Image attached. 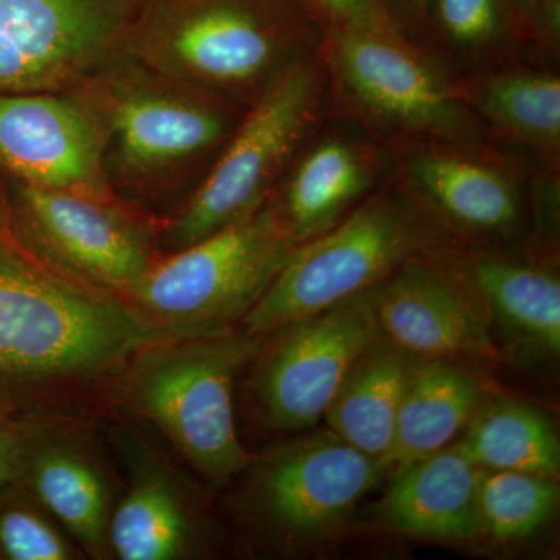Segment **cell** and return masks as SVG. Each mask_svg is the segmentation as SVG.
I'll return each mask as SVG.
<instances>
[{
  "label": "cell",
  "mask_w": 560,
  "mask_h": 560,
  "mask_svg": "<svg viewBox=\"0 0 560 560\" xmlns=\"http://www.w3.org/2000/svg\"><path fill=\"white\" fill-rule=\"evenodd\" d=\"M438 253L495 316L508 340L537 355L560 352V280L536 261L492 250L440 246Z\"/></svg>",
  "instance_id": "19"
},
{
  "label": "cell",
  "mask_w": 560,
  "mask_h": 560,
  "mask_svg": "<svg viewBox=\"0 0 560 560\" xmlns=\"http://www.w3.org/2000/svg\"><path fill=\"white\" fill-rule=\"evenodd\" d=\"M81 88L108 132L106 168L132 183L220 149L245 113L223 95L168 79L128 57Z\"/></svg>",
  "instance_id": "9"
},
{
  "label": "cell",
  "mask_w": 560,
  "mask_h": 560,
  "mask_svg": "<svg viewBox=\"0 0 560 560\" xmlns=\"http://www.w3.org/2000/svg\"><path fill=\"white\" fill-rule=\"evenodd\" d=\"M463 81L470 108L495 149L559 173L560 77L552 66L517 58L464 73Z\"/></svg>",
  "instance_id": "17"
},
{
  "label": "cell",
  "mask_w": 560,
  "mask_h": 560,
  "mask_svg": "<svg viewBox=\"0 0 560 560\" xmlns=\"http://www.w3.org/2000/svg\"><path fill=\"white\" fill-rule=\"evenodd\" d=\"M415 361L383 335L368 346L324 412L331 433L385 464Z\"/></svg>",
  "instance_id": "22"
},
{
  "label": "cell",
  "mask_w": 560,
  "mask_h": 560,
  "mask_svg": "<svg viewBox=\"0 0 560 560\" xmlns=\"http://www.w3.org/2000/svg\"><path fill=\"white\" fill-rule=\"evenodd\" d=\"M296 246L270 197L245 219L154 261L125 298L168 338L226 334L259 302Z\"/></svg>",
  "instance_id": "6"
},
{
  "label": "cell",
  "mask_w": 560,
  "mask_h": 560,
  "mask_svg": "<svg viewBox=\"0 0 560 560\" xmlns=\"http://www.w3.org/2000/svg\"><path fill=\"white\" fill-rule=\"evenodd\" d=\"M482 470L452 444L407 464L375 508L383 528L412 537L470 540L480 536Z\"/></svg>",
  "instance_id": "18"
},
{
  "label": "cell",
  "mask_w": 560,
  "mask_h": 560,
  "mask_svg": "<svg viewBox=\"0 0 560 560\" xmlns=\"http://www.w3.org/2000/svg\"><path fill=\"white\" fill-rule=\"evenodd\" d=\"M327 114L329 80L319 51L279 73L245 109L172 224V245L186 248L256 212Z\"/></svg>",
  "instance_id": "8"
},
{
  "label": "cell",
  "mask_w": 560,
  "mask_h": 560,
  "mask_svg": "<svg viewBox=\"0 0 560 560\" xmlns=\"http://www.w3.org/2000/svg\"><path fill=\"white\" fill-rule=\"evenodd\" d=\"M481 396L478 378L451 360H416L401 397L393 447L385 459L388 470L452 445L480 410Z\"/></svg>",
  "instance_id": "21"
},
{
  "label": "cell",
  "mask_w": 560,
  "mask_h": 560,
  "mask_svg": "<svg viewBox=\"0 0 560 560\" xmlns=\"http://www.w3.org/2000/svg\"><path fill=\"white\" fill-rule=\"evenodd\" d=\"M430 43L463 75L530 58L506 0H430L422 44Z\"/></svg>",
  "instance_id": "24"
},
{
  "label": "cell",
  "mask_w": 560,
  "mask_h": 560,
  "mask_svg": "<svg viewBox=\"0 0 560 560\" xmlns=\"http://www.w3.org/2000/svg\"><path fill=\"white\" fill-rule=\"evenodd\" d=\"M445 246L433 226L386 179L330 230L300 243L259 302L243 334L264 337L374 289L405 261Z\"/></svg>",
  "instance_id": "5"
},
{
  "label": "cell",
  "mask_w": 560,
  "mask_h": 560,
  "mask_svg": "<svg viewBox=\"0 0 560 560\" xmlns=\"http://www.w3.org/2000/svg\"><path fill=\"white\" fill-rule=\"evenodd\" d=\"M386 340L416 359H493L486 307L438 248L411 257L374 289Z\"/></svg>",
  "instance_id": "15"
},
{
  "label": "cell",
  "mask_w": 560,
  "mask_h": 560,
  "mask_svg": "<svg viewBox=\"0 0 560 560\" xmlns=\"http://www.w3.org/2000/svg\"><path fill=\"white\" fill-rule=\"evenodd\" d=\"M390 16L410 38L422 43L430 0H383Z\"/></svg>",
  "instance_id": "31"
},
{
  "label": "cell",
  "mask_w": 560,
  "mask_h": 560,
  "mask_svg": "<svg viewBox=\"0 0 560 560\" xmlns=\"http://www.w3.org/2000/svg\"><path fill=\"white\" fill-rule=\"evenodd\" d=\"M326 35L300 0H142L125 57L248 108Z\"/></svg>",
  "instance_id": "2"
},
{
  "label": "cell",
  "mask_w": 560,
  "mask_h": 560,
  "mask_svg": "<svg viewBox=\"0 0 560 560\" xmlns=\"http://www.w3.org/2000/svg\"><path fill=\"white\" fill-rule=\"evenodd\" d=\"M330 31L404 32L383 0H300ZM405 33V32H404Z\"/></svg>",
  "instance_id": "28"
},
{
  "label": "cell",
  "mask_w": 560,
  "mask_h": 560,
  "mask_svg": "<svg viewBox=\"0 0 560 560\" xmlns=\"http://www.w3.org/2000/svg\"><path fill=\"white\" fill-rule=\"evenodd\" d=\"M390 156L388 143L329 110L271 195L298 245L340 223L382 187Z\"/></svg>",
  "instance_id": "16"
},
{
  "label": "cell",
  "mask_w": 560,
  "mask_h": 560,
  "mask_svg": "<svg viewBox=\"0 0 560 560\" xmlns=\"http://www.w3.org/2000/svg\"><path fill=\"white\" fill-rule=\"evenodd\" d=\"M329 110L389 147L447 142L493 147L463 75L404 32L330 31L320 49Z\"/></svg>",
  "instance_id": "3"
},
{
  "label": "cell",
  "mask_w": 560,
  "mask_h": 560,
  "mask_svg": "<svg viewBox=\"0 0 560 560\" xmlns=\"http://www.w3.org/2000/svg\"><path fill=\"white\" fill-rule=\"evenodd\" d=\"M0 238L11 241L9 226V206H7V197L0 190Z\"/></svg>",
  "instance_id": "32"
},
{
  "label": "cell",
  "mask_w": 560,
  "mask_h": 560,
  "mask_svg": "<svg viewBox=\"0 0 560 560\" xmlns=\"http://www.w3.org/2000/svg\"><path fill=\"white\" fill-rule=\"evenodd\" d=\"M21 458L20 422L0 415V495L14 488Z\"/></svg>",
  "instance_id": "30"
},
{
  "label": "cell",
  "mask_w": 560,
  "mask_h": 560,
  "mask_svg": "<svg viewBox=\"0 0 560 560\" xmlns=\"http://www.w3.org/2000/svg\"><path fill=\"white\" fill-rule=\"evenodd\" d=\"M11 241L73 280L127 296L153 267L149 232L114 201L13 179Z\"/></svg>",
  "instance_id": "11"
},
{
  "label": "cell",
  "mask_w": 560,
  "mask_h": 560,
  "mask_svg": "<svg viewBox=\"0 0 560 560\" xmlns=\"http://www.w3.org/2000/svg\"><path fill=\"white\" fill-rule=\"evenodd\" d=\"M388 180L445 246L448 235L511 238L533 213L540 234L559 220V173L540 171L495 147L412 142L390 147Z\"/></svg>",
  "instance_id": "7"
},
{
  "label": "cell",
  "mask_w": 560,
  "mask_h": 560,
  "mask_svg": "<svg viewBox=\"0 0 560 560\" xmlns=\"http://www.w3.org/2000/svg\"><path fill=\"white\" fill-rule=\"evenodd\" d=\"M530 58L540 62L558 60L560 46V0H506Z\"/></svg>",
  "instance_id": "29"
},
{
  "label": "cell",
  "mask_w": 560,
  "mask_h": 560,
  "mask_svg": "<svg viewBox=\"0 0 560 560\" xmlns=\"http://www.w3.org/2000/svg\"><path fill=\"white\" fill-rule=\"evenodd\" d=\"M197 525L178 485L154 459L136 456L127 497L110 514L108 544L121 560L189 558Z\"/></svg>",
  "instance_id": "23"
},
{
  "label": "cell",
  "mask_w": 560,
  "mask_h": 560,
  "mask_svg": "<svg viewBox=\"0 0 560 560\" xmlns=\"http://www.w3.org/2000/svg\"><path fill=\"white\" fill-rule=\"evenodd\" d=\"M0 558L69 560L75 558V550L28 503L25 493L11 488L0 495Z\"/></svg>",
  "instance_id": "27"
},
{
  "label": "cell",
  "mask_w": 560,
  "mask_h": 560,
  "mask_svg": "<svg viewBox=\"0 0 560 560\" xmlns=\"http://www.w3.org/2000/svg\"><path fill=\"white\" fill-rule=\"evenodd\" d=\"M559 500L558 480L552 478L523 471L482 470V533L499 541L526 539L550 521Z\"/></svg>",
  "instance_id": "26"
},
{
  "label": "cell",
  "mask_w": 560,
  "mask_h": 560,
  "mask_svg": "<svg viewBox=\"0 0 560 560\" xmlns=\"http://www.w3.org/2000/svg\"><path fill=\"white\" fill-rule=\"evenodd\" d=\"M79 91L0 95V167L31 186L114 201L108 132Z\"/></svg>",
  "instance_id": "13"
},
{
  "label": "cell",
  "mask_w": 560,
  "mask_h": 560,
  "mask_svg": "<svg viewBox=\"0 0 560 560\" xmlns=\"http://www.w3.org/2000/svg\"><path fill=\"white\" fill-rule=\"evenodd\" d=\"M374 289L276 330L278 338L256 375L268 425L308 429L324 418L352 364L382 335Z\"/></svg>",
  "instance_id": "12"
},
{
  "label": "cell",
  "mask_w": 560,
  "mask_h": 560,
  "mask_svg": "<svg viewBox=\"0 0 560 560\" xmlns=\"http://www.w3.org/2000/svg\"><path fill=\"white\" fill-rule=\"evenodd\" d=\"M260 337L168 338L140 350L124 383L132 411L151 420L191 466L224 485L249 466L234 415V382Z\"/></svg>",
  "instance_id": "4"
},
{
  "label": "cell",
  "mask_w": 560,
  "mask_h": 560,
  "mask_svg": "<svg viewBox=\"0 0 560 560\" xmlns=\"http://www.w3.org/2000/svg\"><path fill=\"white\" fill-rule=\"evenodd\" d=\"M459 451L481 470H512L558 480L560 441L550 419L517 400H501L475 412Z\"/></svg>",
  "instance_id": "25"
},
{
  "label": "cell",
  "mask_w": 560,
  "mask_h": 560,
  "mask_svg": "<svg viewBox=\"0 0 560 560\" xmlns=\"http://www.w3.org/2000/svg\"><path fill=\"white\" fill-rule=\"evenodd\" d=\"M162 340L167 335L127 298L70 279L0 238V415L24 420Z\"/></svg>",
  "instance_id": "1"
},
{
  "label": "cell",
  "mask_w": 560,
  "mask_h": 560,
  "mask_svg": "<svg viewBox=\"0 0 560 560\" xmlns=\"http://www.w3.org/2000/svg\"><path fill=\"white\" fill-rule=\"evenodd\" d=\"M142 0H0V95L75 91L125 57Z\"/></svg>",
  "instance_id": "10"
},
{
  "label": "cell",
  "mask_w": 560,
  "mask_h": 560,
  "mask_svg": "<svg viewBox=\"0 0 560 560\" xmlns=\"http://www.w3.org/2000/svg\"><path fill=\"white\" fill-rule=\"evenodd\" d=\"M385 471L381 459L327 431L271 452L254 474L249 499L276 536L320 540L348 518Z\"/></svg>",
  "instance_id": "14"
},
{
  "label": "cell",
  "mask_w": 560,
  "mask_h": 560,
  "mask_svg": "<svg viewBox=\"0 0 560 560\" xmlns=\"http://www.w3.org/2000/svg\"><path fill=\"white\" fill-rule=\"evenodd\" d=\"M14 488L31 495L91 556L108 552L109 489L97 464L79 445L40 434L25 420Z\"/></svg>",
  "instance_id": "20"
}]
</instances>
